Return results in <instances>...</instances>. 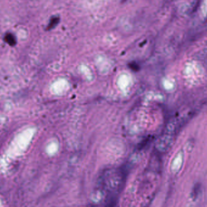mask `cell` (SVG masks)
I'll return each instance as SVG.
<instances>
[{"mask_svg": "<svg viewBox=\"0 0 207 207\" xmlns=\"http://www.w3.org/2000/svg\"><path fill=\"white\" fill-rule=\"evenodd\" d=\"M4 40L6 42L11 46H13L16 43V39L15 36L12 33H7L4 37Z\"/></svg>", "mask_w": 207, "mask_h": 207, "instance_id": "6da1fadb", "label": "cell"}, {"mask_svg": "<svg viewBox=\"0 0 207 207\" xmlns=\"http://www.w3.org/2000/svg\"><path fill=\"white\" fill-rule=\"evenodd\" d=\"M59 18L58 17H53L52 18L50 22L49 23V25L47 26V29H52L53 28H54L55 26H56V25L59 23Z\"/></svg>", "mask_w": 207, "mask_h": 207, "instance_id": "7a4b0ae2", "label": "cell"}, {"mask_svg": "<svg viewBox=\"0 0 207 207\" xmlns=\"http://www.w3.org/2000/svg\"><path fill=\"white\" fill-rule=\"evenodd\" d=\"M127 1H128V0H122V3H125V2H126Z\"/></svg>", "mask_w": 207, "mask_h": 207, "instance_id": "3957f363", "label": "cell"}]
</instances>
